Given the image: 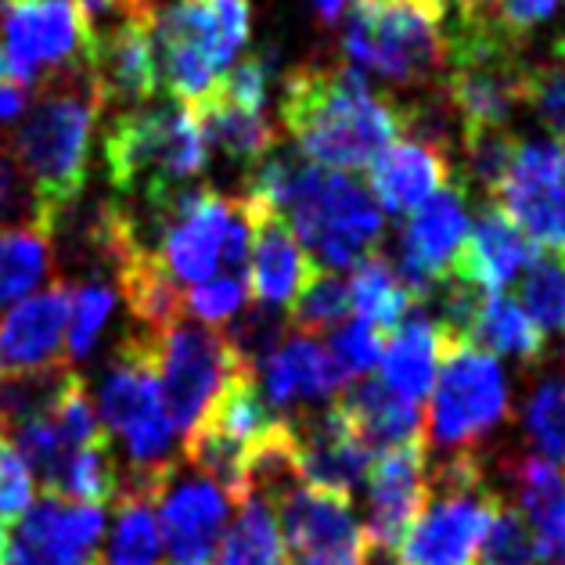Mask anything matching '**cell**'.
<instances>
[{
  "mask_svg": "<svg viewBox=\"0 0 565 565\" xmlns=\"http://www.w3.org/2000/svg\"><path fill=\"white\" fill-rule=\"evenodd\" d=\"M249 195L288 220L313 264L353 270L367 256L382 253L385 216L361 177L270 151L249 173Z\"/></svg>",
  "mask_w": 565,
  "mask_h": 565,
  "instance_id": "cell-1",
  "label": "cell"
},
{
  "mask_svg": "<svg viewBox=\"0 0 565 565\" xmlns=\"http://www.w3.org/2000/svg\"><path fill=\"white\" fill-rule=\"evenodd\" d=\"M281 122L307 162L356 173L396 141L399 105L371 90L353 65H302L285 79Z\"/></svg>",
  "mask_w": 565,
  "mask_h": 565,
  "instance_id": "cell-2",
  "label": "cell"
},
{
  "mask_svg": "<svg viewBox=\"0 0 565 565\" xmlns=\"http://www.w3.org/2000/svg\"><path fill=\"white\" fill-rule=\"evenodd\" d=\"M33 87V108L8 148L36 199L40 224L51 234L87 188L90 137L105 102L87 62L51 68Z\"/></svg>",
  "mask_w": 565,
  "mask_h": 565,
  "instance_id": "cell-3",
  "label": "cell"
},
{
  "mask_svg": "<svg viewBox=\"0 0 565 565\" xmlns=\"http://www.w3.org/2000/svg\"><path fill=\"white\" fill-rule=\"evenodd\" d=\"M108 181L122 199H137L151 216L188 191L210 167V148L188 105H134L105 134Z\"/></svg>",
  "mask_w": 565,
  "mask_h": 565,
  "instance_id": "cell-4",
  "label": "cell"
},
{
  "mask_svg": "<svg viewBox=\"0 0 565 565\" xmlns=\"http://www.w3.org/2000/svg\"><path fill=\"white\" fill-rule=\"evenodd\" d=\"M98 411L108 433H116L130 454V472L119 493H145L159 501L177 476L173 425L159 393V335L134 332L116 347L98 385Z\"/></svg>",
  "mask_w": 565,
  "mask_h": 565,
  "instance_id": "cell-5",
  "label": "cell"
},
{
  "mask_svg": "<svg viewBox=\"0 0 565 565\" xmlns=\"http://www.w3.org/2000/svg\"><path fill=\"white\" fill-rule=\"evenodd\" d=\"M447 8L439 0H353L342 47L356 73L399 90H429L447 68Z\"/></svg>",
  "mask_w": 565,
  "mask_h": 565,
  "instance_id": "cell-6",
  "label": "cell"
},
{
  "mask_svg": "<svg viewBox=\"0 0 565 565\" xmlns=\"http://www.w3.org/2000/svg\"><path fill=\"white\" fill-rule=\"evenodd\" d=\"M425 508L396 547L399 565H472L504 493L490 487L476 450L447 454L429 465Z\"/></svg>",
  "mask_w": 565,
  "mask_h": 565,
  "instance_id": "cell-7",
  "label": "cell"
},
{
  "mask_svg": "<svg viewBox=\"0 0 565 565\" xmlns=\"http://www.w3.org/2000/svg\"><path fill=\"white\" fill-rule=\"evenodd\" d=\"M159 90L195 105L249 44V0H177L156 11Z\"/></svg>",
  "mask_w": 565,
  "mask_h": 565,
  "instance_id": "cell-8",
  "label": "cell"
},
{
  "mask_svg": "<svg viewBox=\"0 0 565 565\" xmlns=\"http://www.w3.org/2000/svg\"><path fill=\"white\" fill-rule=\"evenodd\" d=\"M508 379L501 364L479 347H450L439 356L429 411V439L450 454L472 450L508 422Z\"/></svg>",
  "mask_w": 565,
  "mask_h": 565,
  "instance_id": "cell-9",
  "label": "cell"
},
{
  "mask_svg": "<svg viewBox=\"0 0 565 565\" xmlns=\"http://www.w3.org/2000/svg\"><path fill=\"white\" fill-rule=\"evenodd\" d=\"M245 367L227 347L224 332L205 324L177 321L159 335V393L173 433H188L224 390V382Z\"/></svg>",
  "mask_w": 565,
  "mask_h": 565,
  "instance_id": "cell-10",
  "label": "cell"
},
{
  "mask_svg": "<svg viewBox=\"0 0 565 565\" xmlns=\"http://www.w3.org/2000/svg\"><path fill=\"white\" fill-rule=\"evenodd\" d=\"M493 205L544 249H565V145L555 137L519 141Z\"/></svg>",
  "mask_w": 565,
  "mask_h": 565,
  "instance_id": "cell-11",
  "label": "cell"
},
{
  "mask_svg": "<svg viewBox=\"0 0 565 565\" xmlns=\"http://www.w3.org/2000/svg\"><path fill=\"white\" fill-rule=\"evenodd\" d=\"M234 202L238 199L216 195L213 188H188L167 210L156 213L159 224L156 253L177 285L195 288L202 281H210L213 274H220V256H224V238H227Z\"/></svg>",
  "mask_w": 565,
  "mask_h": 565,
  "instance_id": "cell-12",
  "label": "cell"
},
{
  "mask_svg": "<svg viewBox=\"0 0 565 565\" xmlns=\"http://www.w3.org/2000/svg\"><path fill=\"white\" fill-rule=\"evenodd\" d=\"M465 195L468 191L458 181H450L404 220L393 270L399 285H404V292L411 296V302L429 299L436 292V285L450 274L454 259H458L468 234Z\"/></svg>",
  "mask_w": 565,
  "mask_h": 565,
  "instance_id": "cell-13",
  "label": "cell"
},
{
  "mask_svg": "<svg viewBox=\"0 0 565 565\" xmlns=\"http://www.w3.org/2000/svg\"><path fill=\"white\" fill-rule=\"evenodd\" d=\"M105 508L40 498L8 530L4 565H102Z\"/></svg>",
  "mask_w": 565,
  "mask_h": 565,
  "instance_id": "cell-14",
  "label": "cell"
},
{
  "mask_svg": "<svg viewBox=\"0 0 565 565\" xmlns=\"http://www.w3.org/2000/svg\"><path fill=\"white\" fill-rule=\"evenodd\" d=\"M156 15H122L90 25L87 68L105 105H148L159 94Z\"/></svg>",
  "mask_w": 565,
  "mask_h": 565,
  "instance_id": "cell-15",
  "label": "cell"
},
{
  "mask_svg": "<svg viewBox=\"0 0 565 565\" xmlns=\"http://www.w3.org/2000/svg\"><path fill=\"white\" fill-rule=\"evenodd\" d=\"M231 501L202 476H173L156 504L167 565H213L224 541Z\"/></svg>",
  "mask_w": 565,
  "mask_h": 565,
  "instance_id": "cell-16",
  "label": "cell"
},
{
  "mask_svg": "<svg viewBox=\"0 0 565 565\" xmlns=\"http://www.w3.org/2000/svg\"><path fill=\"white\" fill-rule=\"evenodd\" d=\"M425 479H429V439H415L396 450L379 454L367 468V526L371 547L396 551L411 522L425 508Z\"/></svg>",
  "mask_w": 565,
  "mask_h": 565,
  "instance_id": "cell-17",
  "label": "cell"
},
{
  "mask_svg": "<svg viewBox=\"0 0 565 565\" xmlns=\"http://www.w3.org/2000/svg\"><path fill=\"white\" fill-rule=\"evenodd\" d=\"M288 422L296 436V476L302 487L353 501V490L367 479L371 454L335 404L324 411H302L299 418Z\"/></svg>",
  "mask_w": 565,
  "mask_h": 565,
  "instance_id": "cell-18",
  "label": "cell"
},
{
  "mask_svg": "<svg viewBox=\"0 0 565 565\" xmlns=\"http://www.w3.org/2000/svg\"><path fill=\"white\" fill-rule=\"evenodd\" d=\"M242 202L253 227L249 267H245L249 299L264 302V307H288L302 292V285L321 270V264H313V256L302 249V242L278 210L253 195H245Z\"/></svg>",
  "mask_w": 565,
  "mask_h": 565,
  "instance_id": "cell-19",
  "label": "cell"
},
{
  "mask_svg": "<svg viewBox=\"0 0 565 565\" xmlns=\"http://www.w3.org/2000/svg\"><path fill=\"white\" fill-rule=\"evenodd\" d=\"M270 508L278 515L281 541L292 551V558L364 544V530L353 519V501L335 498V493L292 482L281 493H274Z\"/></svg>",
  "mask_w": 565,
  "mask_h": 565,
  "instance_id": "cell-20",
  "label": "cell"
},
{
  "mask_svg": "<svg viewBox=\"0 0 565 565\" xmlns=\"http://www.w3.org/2000/svg\"><path fill=\"white\" fill-rule=\"evenodd\" d=\"M536 242L522 231L501 205L482 202L476 224H468L465 245L450 274L479 285L482 292H504L533 264Z\"/></svg>",
  "mask_w": 565,
  "mask_h": 565,
  "instance_id": "cell-21",
  "label": "cell"
},
{
  "mask_svg": "<svg viewBox=\"0 0 565 565\" xmlns=\"http://www.w3.org/2000/svg\"><path fill=\"white\" fill-rule=\"evenodd\" d=\"M68 296H73V288L65 281H54L44 292L25 296L4 313V321H0V361L8 364V371L65 364Z\"/></svg>",
  "mask_w": 565,
  "mask_h": 565,
  "instance_id": "cell-22",
  "label": "cell"
},
{
  "mask_svg": "<svg viewBox=\"0 0 565 565\" xmlns=\"http://www.w3.org/2000/svg\"><path fill=\"white\" fill-rule=\"evenodd\" d=\"M259 375H264V399L270 407H310L347 390V375L335 367L332 353L302 332H288L259 367Z\"/></svg>",
  "mask_w": 565,
  "mask_h": 565,
  "instance_id": "cell-23",
  "label": "cell"
},
{
  "mask_svg": "<svg viewBox=\"0 0 565 565\" xmlns=\"http://www.w3.org/2000/svg\"><path fill=\"white\" fill-rule=\"evenodd\" d=\"M335 411L367 447V454H385L404 444L425 439V415L418 404L396 396L382 379H356L339 393Z\"/></svg>",
  "mask_w": 565,
  "mask_h": 565,
  "instance_id": "cell-24",
  "label": "cell"
},
{
  "mask_svg": "<svg viewBox=\"0 0 565 565\" xmlns=\"http://www.w3.org/2000/svg\"><path fill=\"white\" fill-rule=\"evenodd\" d=\"M371 195L390 213H415L425 199L454 181L450 159L415 141H393L371 159Z\"/></svg>",
  "mask_w": 565,
  "mask_h": 565,
  "instance_id": "cell-25",
  "label": "cell"
},
{
  "mask_svg": "<svg viewBox=\"0 0 565 565\" xmlns=\"http://www.w3.org/2000/svg\"><path fill=\"white\" fill-rule=\"evenodd\" d=\"M195 116L202 141L210 151H220L231 162L256 170L274 148H278V134H274L270 119L264 116V108H245L238 102L224 98L210 87L205 98L195 105H188Z\"/></svg>",
  "mask_w": 565,
  "mask_h": 565,
  "instance_id": "cell-26",
  "label": "cell"
},
{
  "mask_svg": "<svg viewBox=\"0 0 565 565\" xmlns=\"http://www.w3.org/2000/svg\"><path fill=\"white\" fill-rule=\"evenodd\" d=\"M439 356H444V339H439L436 321L425 310H411L390 335L382 339V382L396 396L422 404L433 390Z\"/></svg>",
  "mask_w": 565,
  "mask_h": 565,
  "instance_id": "cell-27",
  "label": "cell"
},
{
  "mask_svg": "<svg viewBox=\"0 0 565 565\" xmlns=\"http://www.w3.org/2000/svg\"><path fill=\"white\" fill-rule=\"evenodd\" d=\"M79 375L68 364H47L30 371H8L0 375V433H15L19 425L51 418L58 399L68 393Z\"/></svg>",
  "mask_w": 565,
  "mask_h": 565,
  "instance_id": "cell-28",
  "label": "cell"
},
{
  "mask_svg": "<svg viewBox=\"0 0 565 565\" xmlns=\"http://www.w3.org/2000/svg\"><path fill=\"white\" fill-rule=\"evenodd\" d=\"M347 285H350V310H356V321L371 324L382 339L415 307L411 296L404 292V285H399L393 264L385 259V253H375L364 264H356Z\"/></svg>",
  "mask_w": 565,
  "mask_h": 565,
  "instance_id": "cell-29",
  "label": "cell"
},
{
  "mask_svg": "<svg viewBox=\"0 0 565 565\" xmlns=\"http://www.w3.org/2000/svg\"><path fill=\"white\" fill-rule=\"evenodd\" d=\"M213 565H288L278 515H274L270 501L253 493L249 501L238 504V519H234L231 530H224Z\"/></svg>",
  "mask_w": 565,
  "mask_h": 565,
  "instance_id": "cell-30",
  "label": "cell"
},
{
  "mask_svg": "<svg viewBox=\"0 0 565 565\" xmlns=\"http://www.w3.org/2000/svg\"><path fill=\"white\" fill-rule=\"evenodd\" d=\"M472 347L501 353V356H515L522 364H533L544 356L547 339L541 335V328L522 313V307L512 296L490 292L487 302H482L479 321H476Z\"/></svg>",
  "mask_w": 565,
  "mask_h": 565,
  "instance_id": "cell-31",
  "label": "cell"
},
{
  "mask_svg": "<svg viewBox=\"0 0 565 565\" xmlns=\"http://www.w3.org/2000/svg\"><path fill=\"white\" fill-rule=\"evenodd\" d=\"M47 274L51 234L44 227H0V310L22 302Z\"/></svg>",
  "mask_w": 565,
  "mask_h": 565,
  "instance_id": "cell-32",
  "label": "cell"
},
{
  "mask_svg": "<svg viewBox=\"0 0 565 565\" xmlns=\"http://www.w3.org/2000/svg\"><path fill=\"white\" fill-rule=\"evenodd\" d=\"M156 504L145 493H119L116 498V526L102 551V565H159V522Z\"/></svg>",
  "mask_w": 565,
  "mask_h": 565,
  "instance_id": "cell-33",
  "label": "cell"
},
{
  "mask_svg": "<svg viewBox=\"0 0 565 565\" xmlns=\"http://www.w3.org/2000/svg\"><path fill=\"white\" fill-rule=\"evenodd\" d=\"M515 302L541 328V335L565 332V249H544L533 256L519 281Z\"/></svg>",
  "mask_w": 565,
  "mask_h": 565,
  "instance_id": "cell-34",
  "label": "cell"
},
{
  "mask_svg": "<svg viewBox=\"0 0 565 565\" xmlns=\"http://www.w3.org/2000/svg\"><path fill=\"white\" fill-rule=\"evenodd\" d=\"M522 137L512 127H468L461 130V151H465V177H461V188L465 191H479L482 199H493L498 188L504 181L508 167L515 159V148H519Z\"/></svg>",
  "mask_w": 565,
  "mask_h": 565,
  "instance_id": "cell-35",
  "label": "cell"
},
{
  "mask_svg": "<svg viewBox=\"0 0 565 565\" xmlns=\"http://www.w3.org/2000/svg\"><path fill=\"white\" fill-rule=\"evenodd\" d=\"M522 429L536 458L565 472V379H541L522 407Z\"/></svg>",
  "mask_w": 565,
  "mask_h": 565,
  "instance_id": "cell-36",
  "label": "cell"
},
{
  "mask_svg": "<svg viewBox=\"0 0 565 565\" xmlns=\"http://www.w3.org/2000/svg\"><path fill=\"white\" fill-rule=\"evenodd\" d=\"M347 313H350V285L335 270L321 267L302 285V292L288 302L285 321L302 335H317L328 332V328H339L347 321Z\"/></svg>",
  "mask_w": 565,
  "mask_h": 565,
  "instance_id": "cell-37",
  "label": "cell"
},
{
  "mask_svg": "<svg viewBox=\"0 0 565 565\" xmlns=\"http://www.w3.org/2000/svg\"><path fill=\"white\" fill-rule=\"evenodd\" d=\"M522 102L536 122L555 137H565V33L551 44V54L526 65V94Z\"/></svg>",
  "mask_w": 565,
  "mask_h": 565,
  "instance_id": "cell-38",
  "label": "cell"
},
{
  "mask_svg": "<svg viewBox=\"0 0 565 565\" xmlns=\"http://www.w3.org/2000/svg\"><path fill=\"white\" fill-rule=\"evenodd\" d=\"M113 307H116V292L102 278H90L73 288V296H68V335H65L68 356H87L98 347L108 317H113Z\"/></svg>",
  "mask_w": 565,
  "mask_h": 565,
  "instance_id": "cell-39",
  "label": "cell"
},
{
  "mask_svg": "<svg viewBox=\"0 0 565 565\" xmlns=\"http://www.w3.org/2000/svg\"><path fill=\"white\" fill-rule=\"evenodd\" d=\"M472 565H536V544L530 533V522L522 519L515 504H501L493 515L487 536L476 551Z\"/></svg>",
  "mask_w": 565,
  "mask_h": 565,
  "instance_id": "cell-40",
  "label": "cell"
},
{
  "mask_svg": "<svg viewBox=\"0 0 565 565\" xmlns=\"http://www.w3.org/2000/svg\"><path fill=\"white\" fill-rule=\"evenodd\" d=\"M249 281L242 274H213L210 281H202L184 292V313L199 317V321L210 324H224L234 313H242L249 307Z\"/></svg>",
  "mask_w": 565,
  "mask_h": 565,
  "instance_id": "cell-41",
  "label": "cell"
},
{
  "mask_svg": "<svg viewBox=\"0 0 565 565\" xmlns=\"http://www.w3.org/2000/svg\"><path fill=\"white\" fill-rule=\"evenodd\" d=\"M324 350L332 353L335 367L347 379L367 375V371L375 367L379 356H382V335L364 321H342L332 332V339H328Z\"/></svg>",
  "mask_w": 565,
  "mask_h": 565,
  "instance_id": "cell-42",
  "label": "cell"
},
{
  "mask_svg": "<svg viewBox=\"0 0 565 565\" xmlns=\"http://www.w3.org/2000/svg\"><path fill=\"white\" fill-rule=\"evenodd\" d=\"M33 504V476L15 444L0 433V526H15Z\"/></svg>",
  "mask_w": 565,
  "mask_h": 565,
  "instance_id": "cell-43",
  "label": "cell"
},
{
  "mask_svg": "<svg viewBox=\"0 0 565 565\" xmlns=\"http://www.w3.org/2000/svg\"><path fill=\"white\" fill-rule=\"evenodd\" d=\"M562 4L565 0H487L479 11L498 25L512 44L526 47L530 33L536 30V25H544Z\"/></svg>",
  "mask_w": 565,
  "mask_h": 565,
  "instance_id": "cell-44",
  "label": "cell"
},
{
  "mask_svg": "<svg viewBox=\"0 0 565 565\" xmlns=\"http://www.w3.org/2000/svg\"><path fill=\"white\" fill-rule=\"evenodd\" d=\"M25 224H40V210H36V199L25 177L19 170L15 156L11 148L0 141V227H25Z\"/></svg>",
  "mask_w": 565,
  "mask_h": 565,
  "instance_id": "cell-45",
  "label": "cell"
},
{
  "mask_svg": "<svg viewBox=\"0 0 565 565\" xmlns=\"http://www.w3.org/2000/svg\"><path fill=\"white\" fill-rule=\"evenodd\" d=\"M364 544H367V541H364ZM364 544L342 547V551H321V555H302V558H292L288 565H361V558H364Z\"/></svg>",
  "mask_w": 565,
  "mask_h": 565,
  "instance_id": "cell-46",
  "label": "cell"
},
{
  "mask_svg": "<svg viewBox=\"0 0 565 565\" xmlns=\"http://www.w3.org/2000/svg\"><path fill=\"white\" fill-rule=\"evenodd\" d=\"M30 87L22 84H0V122H15L25 113Z\"/></svg>",
  "mask_w": 565,
  "mask_h": 565,
  "instance_id": "cell-47",
  "label": "cell"
},
{
  "mask_svg": "<svg viewBox=\"0 0 565 565\" xmlns=\"http://www.w3.org/2000/svg\"><path fill=\"white\" fill-rule=\"evenodd\" d=\"M361 565H399V558H396V551H390V547H371V544H364Z\"/></svg>",
  "mask_w": 565,
  "mask_h": 565,
  "instance_id": "cell-48",
  "label": "cell"
},
{
  "mask_svg": "<svg viewBox=\"0 0 565 565\" xmlns=\"http://www.w3.org/2000/svg\"><path fill=\"white\" fill-rule=\"evenodd\" d=\"M439 4H444V8H454V15H476V11L482 8V4H487V0H439Z\"/></svg>",
  "mask_w": 565,
  "mask_h": 565,
  "instance_id": "cell-49",
  "label": "cell"
}]
</instances>
